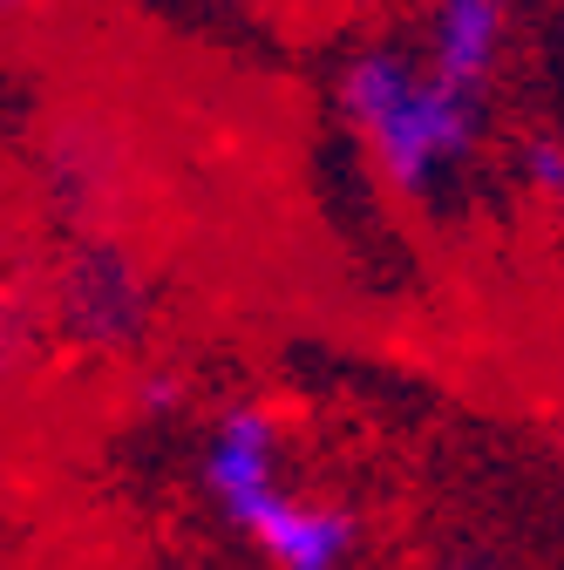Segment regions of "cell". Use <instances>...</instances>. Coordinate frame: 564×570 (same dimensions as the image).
I'll return each mask as SVG.
<instances>
[{
    "mask_svg": "<svg viewBox=\"0 0 564 570\" xmlns=\"http://www.w3.org/2000/svg\"><path fill=\"white\" fill-rule=\"evenodd\" d=\"M347 116L368 136V150L401 190H429V177L456 157H469L483 102L443 89L429 68L401 55H361L347 68Z\"/></svg>",
    "mask_w": 564,
    "mask_h": 570,
    "instance_id": "cell-1",
    "label": "cell"
},
{
    "mask_svg": "<svg viewBox=\"0 0 564 570\" xmlns=\"http://www.w3.org/2000/svg\"><path fill=\"white\" fill-rule=\"evenodd\" d=\"M225 517H232V530H239L245 543H259L272 563H293V570H327V563H340V557H354V517L293 503L279 482L239 495Z\"/></svg>",
    "mask_w": 564,
    "mask_h": 570,
    "instance_id": "cell-2",
    "label": "cell"
},
{
    "mask_svg": "<svg viewBox=\"0 0 564 570\" xmlns=\"http://www.w3.org/2000/svg\"><path fill=\"white\" fill-rule=\"evenodd\" d=\"M504 21H510V0H443L436 8V41H429V76L469 102H483L489 89V68H497L504 48Z\"/></svg>",
    "mask_w": 564,
    "mask_h": 570,
    "instance_id": "cell-3",
    "label": "cell"
},
{
    "mask_svg": "<svg viewBox=\"0 0 564 570\" xmlns=\"http://www.w3.org/2000/svg\"><path fill=\"white\" fill-rule=\"evenodd\" d=\"M136 320H144V293H136V272L123 258H89V265L68 272V293H61V326L68 333L109 346Z\"/></svg>",
    "mask_w": 564,
    "mask_h": 570,
    "instance_id": "cell-4",
    "label": "cell"
},
{
    "mask_svg": "<svg viewBox=\"0 0 564 570\" xmlns=\"http://www.w3.org/2000/svg\"><path fill=\"white\" fill-rule=\"evenodd\" d=\"M531 184L564 210V150H557V142H537V150H531Z\"/></svg>",
    "mask_w": 564,
    "mask_h": 570,
    "instance_id": "cell-5",
    "label": "cell"
},
{
    "mask_svg": "<svg viewBox=\"0 0 564 570\" xmlns=\"http://www.w3.org/2000/svg\"><path fill=\"white\" fill-rule=\"evenodd\" d=\"M14 8H21V0H0V14H14Z\"/></svg>",
    "mask_w": 564,
    "mask_h": 570,
    "instance_id": "cell-6",
    "label": "cell"
},
{
    "mask_svg": "<svg viewBox=\"0 0 564 570\" xmlns=\"http://www.w3.org/2000/svg\"><path fill=\"white\" fill-rule=\"evenodd\" d=\"M0 340H8V326H0Z\"/></svg>",
    "mask_w": 564,
    "mask_h": 570,
    "instance_id": "cell-7",
    "label": "cell"
}]
</instances>
